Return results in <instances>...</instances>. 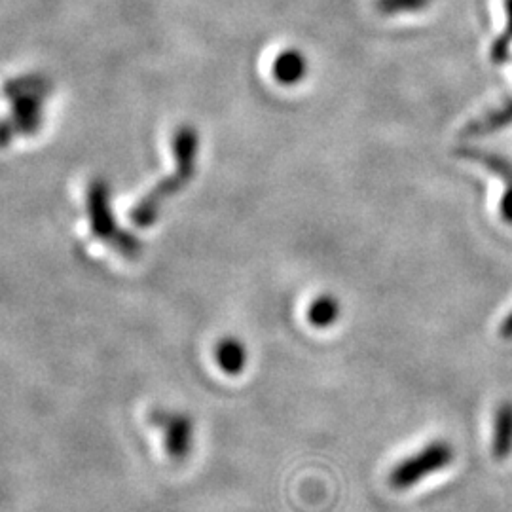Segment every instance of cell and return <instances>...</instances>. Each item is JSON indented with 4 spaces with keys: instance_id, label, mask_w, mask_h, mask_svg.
<instances>
[{
    "instance_id": "1",
    "label": "cell",
    "mask_w": 512,
    "mask_h": 512,
    "mask_svg": "<svg viewBox=\"0 0 512 512\" xmlns=\"http://www.w3.org/2000/svg\"><path fill=\"white\" fill-rule=\"evenodd\" d=\"M454 458L456 454L448 440H431L391 469L389 484L397 492H406L420 486L423 480L446 471L454 463Z\"/></svg>"
},
{
    "instance_id": "8",
    "label": "cell",
    "mask_w": 512,
    "mask_h": 512,
    "mask_svg": "<svg viewBox=\"0 0 512 512\" xmlns=\"http://www.w3.org/2000/svg\"><path fill=\"white\" fill-rule=\"evenodd\" d=\"M247 355L245 349L239 344L238 340H226L219 348V363L222 370L230 374H239L245 366Z\"/></svg>"
},
{
    "instance_id": "4",
    "label": "cell",
    "mask_w": 512,
    "mask_h": 512,
    "mask_svg": "<svg viewBox=\"0 0 512 512\" xmlns=\"http://www.w3.org/2000/svg\"><path fill=\"white\" fill-rule=\"evenodd\" d=\"M512 124V99H509L507 103L495 107L494 110L486 112L484 116L476 118L473 122H469L465 129H463V135L467 137H480V135H490L495 131H501V129L509 128Z\"/></svg>"
},
{
    "instance_id": "6",
    "label": "cell",
    "mask_w": 512,
    "mask_h": 512,
    "mask_svg": "<svg viewBox=\"0 0 512 512\" xmlns=\"http://www.w3.org/2000/svg\"><path fill=\"white\" fill-rule=\"evenodd\" d=\"M308 317L313 327L329 329L340 317V302L330 294H323L311 302Z\"/></svg>"
},
{
    "instance_id": "3",
    "label": "cell",
    "mask_w": 512,
    "mask_h": 512,
    "mask_svg": "<svg viewBox=\"0 0 512 512\" xmlns=\"http://www.w3.org/2000/svg\"><path fill=\"white\" fill-rule=\"evenodd\" d=\"M308 74V61L298 50H285L275 57V80L283 86H296Z\"/></svg>"
},
{
    "instance_id": "7",
    "label": "cell",
    "mask_w": 512,
    "mask_h": 512,
    "mask_svg": "<svg viewBox=\"0 0 512 512\" xmlns=\"http://www.w3.org/2000/svg\"><path fill=\"white\" fill-rule=\"evenodd\" d=\"M433 0H376V10L382 16H403V14H420L431 6Z\"/></svg>"
},
{
    "instance_id": "2",
    "label": "cell",
    "mask_w": 512,
    "mask_h": 512,
    "mask_svg": "<svg viewBox=\"0 0 512 512\" xmlns=\"http://www.w3.org/2000/svg\"><path fill=\"white\" fill-rule=\"evenodd\" d=\"M458 158L461 160H469L475 164L486 167L488 171H492L495 177H499L503 181V200H501V219L512 226V162L507 160L501 154H495L490 150H482V148L465 147L456 150Z\"/></svg>"
},
{
    "instance_id": "9",
    "label": "cell",
    "mask_w": 512,
    "mask_h": 512,
    "mask_svg": "<svg viewBox=\"0 0 512 512\" xmlns=\"http://www.w3.org/2000/svg\"><path fill=\"white\" fill-rule=\"evenodd\" d=\"M505 12H507V29L495 38L494 46L490 57L492 61L501 65L505 61H509L512 52V0H505Z\"/></svg>"
},
{
    "instance_id": "10",
    "label": "cell",
    "mask_w": 512,
    "mask_h": 512,
    "mask_svg": "<svg viewBox=\"0 0 512 512\" xmlns=\"http://www.w3.org/2000/svg\"><path fill=\"white\" fill-rule=\"evenodd\" d=\"M499 334L503 336V338H507V340H511L512 338V311L505 317V321L501 323V327H499Z\"/></svg>"
},
{
    "instance_id": "5",
    "label": "cell",
    "mask_w": 512,
    "mask_h": 512,
    "mask_svg": "<svg viewBox=\"0 0 512 512\" xmlns=\"http://www.w3.org/2000/svg\"><path fill=\"white\" fill-rule=\"evenodd\" d=\"M492 454L497 461L512 454V403L501 404L495 412Z\"/></svg>"
}]
</instances>
